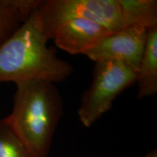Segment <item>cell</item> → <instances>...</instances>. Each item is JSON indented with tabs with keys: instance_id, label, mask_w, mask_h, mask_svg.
Wrapping results in <instances>:
<instances>
[{
	"instance_id": "1",
	"label": "cell",
	"mask_w": 157,
	"mask_h": 157,
	"mask_svg": "<svg viewBox=\"0 0 157 157\" xmlns=\"http://www.w3.org/2000/svg\"><path fill=\"white\" fill-rule=\"evenodd\" d=\"M36 8L0 46V84H17L34 80L56 84L66 80L73 73V66L58 58L56 50L48 46L49 40Z\"/></svg>"
},
{
	"instance_id": "2",
	"label": "cell",
	"mask_w": 157,
	"mask_h": 157,
	"mask_svg": "<svg viewBox=\"0 0 157 157\" xmlns=\"http://www.w3.org/2000/svg\"><path fill=\"white\" fill-rule=\"evenodd\" d=\"M63 113L56 84L34 80L16 84L13 109L5 119L35 157H48Z\"/></svg>"
},
{
	"instance_id": "3",
	"label": "cell",
	"mask_w": 157,
	"mask_h": 157,
	"mask_svg": "<svg viewBox=\"0 0 157 157\" xmlns=\"http://www.w3.org/2000/svg\"><path fill=\"white\" fill-rule=\"evenodd\" d=\"M36 11L48 40L59 25L72 19L92 21L112 33L127 28L119 0H44Z\"/></svg>"
},
{
	"instance_id": "4",
	"label": "cell",
	"mask_w": 157,
	"mask_h": 157,
	"mask_svg": "<svg viewBox=\"0 0 157 157\" xmlns=\"http://www.w3.org/2000/svg\"><path fill=\"white\" fill-rule=\"evenodd\" d=\"M137 72L120 62H95L93 81L84 92L78 109L81 123L90 127L111 109L123 90L136 82Z\"/></svg>"
},
{
	"instance_id": "5",
	"label": "cell",
	"mask_w": 157,
	"mask_h": 157,
	"mask_svg": "<svg viewBox=\"0 0 157 157\" xmlns=\"http://www.w3.org/2000/svg\"><path fill=\"white\" fill-rule=\"evenodd\" d=\"M148 29L128 26L113 33L84 55L95 62L111 60L127 65L137 72L144 51Z\"/></svg>"
},
{
	"instance_id": "6",
	"label": "cell",
	"mask_w": 157,
	"mask_h": 157,
	"mask_svg": "<svg viewBox=\"0 0 157 157\" xmlns=\"http://www.w3.org/2000/svg\"><path fill=\"white\" fill-rule=\"evenodd\" d=\"M109 29L84 19L68 20L55 31L52 39L58 48L71 55L84 54L109 36Z\"/></svg>"
},
{
	"instance_id": "7",
	"label": "cell",
	"mask_w": 157,
	"mask_h": 157,
	"mask_svg": "<svg viewBox=\"0 0 157 157\" xmlns=\"http://www.w3.org/2000/svg\"><path fill=\"white\" fill-rule=\"evenodd\" d=\"M135 83L138 98L151 97L157 93V27L148 30Z\"/></svg>"
},
{
	"instance_id": "8",
	"label": "cell",
	"mask_w": 157,
	"mask_h": 157,
	"mask_svg": "<svg viewBox=\"0 0 157 157\" xmlns=\"http://www.w3.org/2000/svg\"><path fill=\"white\" fill-rule=\"evenodd\" d=\"M39 0H0V46L36 8Z\"/></svg>"
},
{
	"instance_id": "9",
	"label": "cell",
	"mask_w": 157,
	"mask_h": 157,
	"mask_svg": "<svg viewBox=\"0 0 157 157\" xmlns=\"http://www.w3.org/2000/svg\"><path fill=\"white\" fill-rule=\"evenodd\" d=\"M127 27L139 25L148 29L157 27L156 0H119Z\"/></svg>"
},
{
	"instance_id": "10",
	"label": "cell",
	"mask_w": 157,
	"mask_h": 157,
	"mask_svg": "<svg viewBox=\"0 0 157 157\" xmlns=\"http://www.w3.org/2000/svg\"><path fill=\"white\" fill-rule=\"evenodd\" d=\"M0 157H35L5 118L0 119Z\"/></svg>"
},
{
	"instance_id": "11",
	"label": "cell",
	"mask_w": 157,
	"mask_h": 157,
	"mask_svg": "<svg viewBox=\"0 0 157 157\" xmlns=\"http://www.w3.org/2000/svg\"><path fill=\"white\" fill-rule=\"evenodd\" d=\"M140 157H157V150H156V148H155V149H154V150L151 151L150 152H148V154L144 155V156H140Z\"/></svg>"
}]
</instances>
